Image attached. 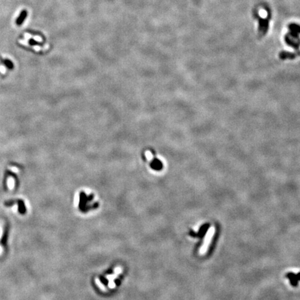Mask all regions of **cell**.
Returning a JSON list of instances; mask_svg holds the SVG:
<instances>
[{
	"label": "cell",
	"instance_id": "obj_1",
	"mask_svg": "<svg viewBox=\"0 0 300 300\" xmlns=\"http://www.w3.org/2000/svg\"><path fill=\"white\" fill-rule=\"evenodd\" d=\"M286 276L290 280L291 284L293 286H297L298 281H300V272L298 273L297 274H295L293 273L290 272L286 275Z\"/></svg>",
	"mask_w": 300,
	"mask_h": 300
},
{
	"label": "cell",
	"instance_id": "obj_2",
	"mask_svg": "<svg viewBox=\"0 0 300 300\" xmlns=\"http://www.w3.org/2000/svg\"><path fill=\"white\" fill-rule=\"evenodd\" d=\"M27 15H28V12H27L26 10L24 9V10H22V11H21L20 14L19 15L18 18H17L16 20H15V23L18 26H21V25L24 23V20H26V18L27 17Z\"/></svg>",
	"mask_w": 300,
	"mask_h": 300
},
{
	"label": "cell",
	"instance_id": "obj_3",
	"mask_svg": "<svg viewBox=\"0 0 300 300\" xmlns=\"http://www.w3.org/2000/svg\"><path fill=\"white\" fill-rule=\"evenodd\" d=\"M4 63H5L6 65L10 69H12V67H13V64H12V62L10 61V60H8V59L4 60Z\"/></svg>",
	"mask_w": 300,
	"mask_h": 300
},
{
	"label": "cell",
	"instance_id": "obj_4",
	"mask_svg": "<svg viewBox=\"0 0 300 300\" xmlns=\"http://www.w3.org/2000/svg\"><path fill=\"white\" fill-rule=\"evenodd\" d=\"M8 186H9V188H10V189H12V187H13L14 181H13V179H12V178H9V179H8Z\"/></svg>",
	"mask_w": 300,
	"mask_h": 300
},
{
	"label": "cell",
	"instance_id": "obj_5",
	"mask_svg": "<svg viewBox=\"0 0 300 300\" xmlns=\"http://www.w3.org/2000/svg\"><path fill=\"white\" fill-rule=\"evenodd\" d=\"M29 45H38V44H40L38 42L35 41V40H33L32 38L29 40Z\"/></svg>",
	"mask_w": 300,
	"mask_h": 300
},
{
	"label": "cell",
	"instance_id": "obj_6",
	"mask_svg": "<svg viewBox=\"0 0 300 300\" xmlns=\"http://www.w3.org/2000/svg\"><path fill=\"white\" fill-rule=\"evenodd\" d=\"M0 71H1V72L2 73V74H5L6 73V69L4 68L3 66L0 67Z\"/></svg>",
	"mask_w": 300,
	"mask_h": 300
},
{
	"label": "cell",
	"instance_id": "obj_7",
	"mask_svg": "<svg viewBox=\"0 0 300 300\" xmlns=\"http://www.w3.org/2000/svg\"><path fill=\"white\" fill-rule=\"evenodd\" d=\"M10 170H11L12 171H13L14 172H17L18 173V168H15V167H12V168H9Z\"/></svg>",
	"mask_w": 300,
	"mask_h": 300
}]
</instances>
